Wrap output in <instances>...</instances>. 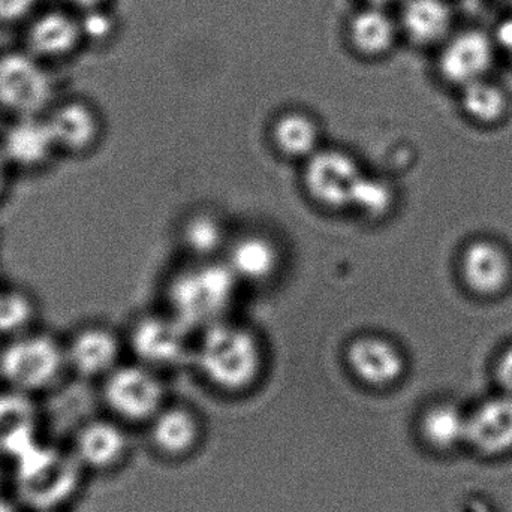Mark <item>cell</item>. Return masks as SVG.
I'll return each instance as SVG.
<instances>
[{"instance_id":"1","label":"cell","mask_w":512,"mask_h":512,"mask_svg":"<svg viewBox=\"0 0 512 512\" xmlns=\"http://www.w3.org/2000/svg\"><path fill=\"white\" fill-rule=\"evenodd\" d=\"M11 495L27 512L69 510L86 471L71 448L42 439L8 466Z\"/></svg>"},{"instance_id":"2","label":"cell","mask_w":512,"mask_h":512,"mask_svg":"<svg viewBox=\"0 0 512 512\" xmlns=\"http://www.w3.org/2000/svg\"><path fill=\"white\" fill-rule=\"evenodd\" d=\"M72 381L62 333L47 325L0 340V385L42 400Z\"/></svg>"},{"instance_id":"3","label":"cell","mask_w":512,"mask_h":512,"mask_svg":"<svg viewBox=\"0 0 512 512\" xmlns=\"http://www.w3.org/2000/svg\"><path fill=\"white\" fill-rule=\"evenodd\" d=\"M239 285L224 259H194L168 283L170 312L189 330H204L228 319Z\"/></svg>"},{"instance_id":"4","label":"cell","mask_w":512,"mask_h":512,"mask_svg":"<svg viewBox=\"0 0 512 512\" xmlns=\"http://www.w3.org/2000/svg\"><path fill=\"white\" fill-rule=\"evenodd\" d=\"M195 354L201 373L227 391L251 387L264 366V348L255 331L230 319L201 330Z\"/></svg>"},{"instance_id":"5","label":"cell","mask_w":512,"mask_h":512,"mask_svg":"<svg viewBox=\"0 0 512 512\" xmlns=\"http://www.w3.org/2000/svg\"><path fill=\"white\" fill-rule=\"evenodd\" d=\"M63 92L57 68L23 45L0 50V119L44 116Z\"/></svg>"},{"instance_id":"6","label":"cell","mask_w":512,"mask_h":512,"mask_svg":"<svg viewBox=\"0 0 512 512\" xmlns=\"http://www.w3.org/2000/svg\"><path fill=\"white\" fill-rule=\"evenodd\" d=\"M44 116L63 162L87 161L104 144V113L87 96L63 92Z\"/></svg>"},{"instance_id":"7","label":"cell","mask_w":512,"mask_h":512,"mask_svg":"<svg viewBox=\"0 0 512 512\" xmlns=\"http://www.w3.org/2000/svg\"><path fill=\"white\" fill-rule=\"evenodd\" d=\"M62 339L72 379L98 384L125 361L123 333L102 319L74 322L62 331Z\"/></svg>"},{"instance_id":"8","label":"cell","mask_w":512,"mask_h":512,"mask_svg":"<svg viewBox=\"0 0 512 512\" xmlns=\"http://www.w3.org/2000/svg\"><path fill=\"white\" fill-rule=\"evenodd\" d=\"M433 57L436 77L454 90L492 77L501 60L492 30L478 26L457 27Z\"/></svg>"},{"instance_id":"9","label":"cell","mask_w":512,"mask_h":512,"mask_svg":"<svg viewBox=\"0 0 512 512\" xmlns=\"http://www.w3.org/2000/svg\"><path fill=\"white\" fill-rule=\"evenodd\" d=\"M0 150L17 180L41 179L63 162L45 116L2 120Z\"/></svg>"},{"instance_id":"10","label":"cell","mask_w":512,"mask_h":512,"mask_svg":"<svg viewBox=\"0 0 512 512\" xmlns=\"http://www.w3.org/2000/svg\"><path fill=\"white\" fill-rule=\"evenodd\" d=\"M98 385L102 403L114 420L137 423L161 411L164 393L158 372L138 361H123Z\"/></svg>"},{"instance_id":"11","label":"cell","mask_w":512,"mask_h":512,"mask_svg":"<svg viewBox=\"0 0 512 512\" xmlns=\"http://www.w3.org/2000/svg\"><path fill=\"white\" fill-rule=\"evenodd\" d=\"M189 331L171 312L147 313L129 324L123 339L132 360L158 370L185 360L191 349Z\"/></svg>"},{"instance_id":"12","label":"cell","mask_w":512,"mask_h":512,"mask_svg":"<svg viewBox=\"0 0 512 512\" xmlns=\"http://www.w3.org/2000/svg\"><path fill=\"white\" fill-rule=\"evenodd\" d=\"M21 30V45L54 68L74 59L86 48L80 14L60 2L56 6H42Z\"/></svg>"},{"instance_id":"13","label":"cell","mask_w":512,"mask_h":512,"mask_svg":"<svg viewBox=\"0 0 512 512\" xmlns=\"http://www.w3.org/2000/svg\"><path fill=\"white\" fill-rule=\"evenodd\" d=\"M304 162L307 195L324 209L351 210L355 191L366 174L360 162L345 150L322 147Z\"/></svg>"},{"instance_id":"14","label":"cell","mask_w":512,"mask_h":512,"mask_svg":"<svg viewBox=\"0 0 512 512\" xmlns=\"http://www.w3.org/2000/svg\"><path fill=\"white\" fill-rule=\"evenodd\" d=\"M41 400L0 385V462L6 466L44 439Z\"/></svg>"},{"instance_id":"15","label":"cell","mask_w":512,"mask_h":512,"mask_svg":"<svg viewBox=\"0 0 512 512\" xmlns=\"http://www.w3.org/2000/svg\"><path fill=\"white\" fill-rule=\"evenodd\" d=\"M345 360L358 381L375 388L396 384L408 366L399 343L378 333L355 336L346 346Z\"/></svg>"},{"instance_id":"16","label":"cell","mask_w":512,"mask_h":512,"mask_svg":"<svg viewBox=\"0 0 512 512\" xmlns=\"http://www.w3.org/2000/svg\"><path fill=\"white\" fill-rule=\"evenodd\" d=\"M343 35L348 50L364 62L387 59L403 42L396 11L364 3L349 15Z\"/></svg>"},{"instance_id":"17","label":"cell","mask_w":512,"mask_h":512,"mask_svg":"<svg viewBox=\"0 0 512 512\" xmlns=\"http://www.w3.org/2000/svg\"><path fill=\"white\" fill-rule=\"evenodd\" d=\"M394 11L402 41L415 50L433 53L459 27L451 0H403Z\"/></svg>"},{"instance_id":"18","label":"cell","mask_w":512,"mask_h":512,"mask_svg":"<svg viewBox=\"0 0 512 512\" xmlns=\"http://www.w3.org/2000/svg\"><path fill=\"white\" fill-rule=\"evenodd\" d=\"M460 276L474 294L496 297L511 286L512 256L496 240H474L460 256Z\"/></svg>"},{"instance_id":"19","label":"cell","mask_w":512,"mask_h":512,"mask_svg":"<svg viewBox=\"0 0 512 512\" xmlns=\"http://www.w3.org/2000/svg\"><path fill=\"white\" fill-rule=\"evenodd\" d=\"M86 474L108 472L126 456L128 439L114 418H92L80 424L69 444Z\"/></svg>"},{"instance_id":"20","label":"cell","mask_w":512,"mask_h":512,"mask_svg":"<svg viewBox=\"0 0 512 512\" xmlns=\"http://www.w3.org/2000/svg\"><path fill=\"white\" fill-rule=\"evenodd\" d=\"M468 445L484 456L512 450V396L502 393L469 414Z\"/></svg>"},{"instance_id":"21","label":"cell","mask_w":512,"mask_h":512,"mask_svg":"<svg viewBox=\"0 0 512 512\" xmlns=\"http://www.w3.org/2000/svg\"><path fill=\"white\" fill-rule=\"evenodd\" d=\"M224 261L239 282L261 285L279 273L282 254L279 245L270 237L245 234L230 243Z\"/></svg>"},{"instance_id":"22","label":"cell","mask_w":512,"mask_h":512,"mask_svg":"<svg viewBox=\"0 0 512 512\" xmlns=\"http://www.w3.org/2000/svg\"><path fill=\"white\" fill-rule=\"evenodd\" d=\"M45 325L41 297L27 283L0 280V340L29 333Z\"/></svg>"},{"instance_id":"23","label":"cell","mask_w":512,"mask_h":512,"mask_svg":"<svg viewBox=\"0 0 512 512\" xmlns=\"http://www.w3.org/2000/svg\"><path fill=\"white\" fill-rule=\"evenodd\" d=\"M270 140L283 158L307 161L321 149V128L312 114L286 110L271 122Z\"/></svg>"},{"instance_id":"24","label":"cell","mask_w":512,"mask_h":512,"mask_svg":"<svg viewBox=\"0 0 512 512\" xmlns=\"http://www.w3.org/2000/svg\"><path fill=\"white\" fill-rule=\"evenodd\" d=\"M463 114L478 125H496L510 111V95L492 77L483 78L457 90Z\"/></svg>"},{"instance_id":"25","label":"cell","mask_w":512,"mask_h":512,"mask_svg":"<svg viewBox=\"0 0 512 512\" xmlns=\"http://www.w3.org/2000/svg\"><path fill=\"white\" fill-rule=\"evenodd\" d=\"M180 239L197 261L219 259L218 254L227 252L231 243L224 221L210 212L189 215L180 228Z\"/></svg>"},{"instance_id":"26","label":"cell","mask_w":512,"mask_h":512,"mask_svg":"<svg viewBox=\"0 0 512 512\" xmlns=\"http://www.w3.org/2000/svg\"><path fill=\"white\" fill-rule=\"evenodd\" d=\"M469 414L451 403L433 406L421 420V433L430 447L441 451L468 445Z\"/></svg>"},{"instance_id":"27","label":"cell","mask_w":512,"mask_h":512,"mask_svg":"<svg viewBox=\"0 0 512 512\" xmlns=\"http://www.w3.org/2000/svg\"><path fill=\"white\" fill-rule=\"evenodd\" d=\"M152 433L159 448L170 454H180L194 445L198 427L185 409H165L153 418Z\"/></svg>"},{"instance_id":"28","label":"cell","mask_w":512,"mask_h":512,"mask_svg":"<svg viewBox=\"0 0 512 512\" xmlns=\"http://www.w3.org/2000/svg\"><path fill=\"white\" fill-rule=\"evenodd\" d=\"M397 195L393 185L381 177L364 174L355 191L351 210L363 215L367 219L387 218L396 206Z\"/></svg>"},{"instance_id":"29","label":"cell","mask_w":512,"mask_h":512,"mask_svg":"<svg viewBox=\"0 0 512 512\" xmlns=\"http://www.w3.org/2000/svg\"><path fill=\"white\" fill-rule=\"evenodd\" d=\"M78 14L86 48H104L114 41L119 32V21L111 6L86 9Z\"/></svg>"},{"instance_id":"30","label":"cell","mask_w":512,"mask_h":512,"mask_svg":"<svg viewBox=\"0 0 512 512\" xmlns=\"http://www.w3.org/2000/svg\"><path fill=\"white\" fill-rule=\"evenodd\" d=\"M44 5V0H0V27L21 29Z\"/></svg>"},{"instance_id":"31","label":"cell","mask_w":512,"mask_h":512,"mask_svg":"<svg viewBox=\"0 0 512 512\" xmlns=\"http://www.w3.org/2000/svg\"><path fill=\"white\" fill-rule=\"evenodd\" d=\"M490 30H492L499 57L512 66V11L502 15Z\"/></svg>"},{"instance_id":"32","label":"cell","mask_w":512,"mask_h":512,"mask_svg":"<svg viewBox=\"0 0 512 512\" xmlns=\"http://www.w3.org/2000/svg\"><path fill=\"white\" fill-rule=\"evenodd\" d=\"M495 376L502 393L512 396V345L499 354L495 364Z\"/></svg>"},{"instance_id":"33","label":"cell","mask_w":512,"mask_h":512,"mask_svg":"<svg viewBox=\"0 0 512 512\" xmlns=\"http://www.w3.org/2000/svg\"><path fill=\"white\" fill-rule=\"evenodd\" d=\"M15 179L14 173L9 168L8 162L3 158L2 150H0V209L8 203L14 191Z\"/></svg>"},{"instance_id":"34","label":"cell","mask_w":512,"mask_h":512,"mask_svg":"<svg viewBox=\"0 0 512 512\" xmlns=\"http://www.w3.org/2000/svg\"><path fill=\"white\" fill-rule=\"evenodd\" d=\"M59 2L81 12L86 9L99 8V6H111L114 0H59Z\"/></svg>"},{"instance_id":"35","label":"cell","mask_w":512,"mask_h":512,"mask_svg":"<svg viewBox=\"0 0 512 512\" xmlns=\"http://www.w3.org/2000/svg\"><path fill=\"white\" fill-rule=\"evenodd\" d=\"M0 512H27L12 495H0Z\"/></svg>"},{"instance_id":"36","label":"cell","mask_w":512,"mask_h":512,"mask_svg":"<svg viewBox=\"0 0 512 512\" xmlns=\"http://www.w3.org/2000/svg\"><path fill=\"white\" fill-rule=\"evenodd\" d=\"M364 5L384 6V8L396 9L403 0H361Z\"/></svg>"},{"instance_id":"37","label":"cell","mask_w":512,"mask_h":512,"mask_svg":"<svg viewBox=\"0 0 512 512\" xmlns=\"http://www.w3.org/2000/svg\"><path fill=\"white\" fill-rule=\"evenodd\" d=\"M499 5L504 6L507 11H512V0H495Z\"/></svg>"},{"instance_id":"38","label":"cell","mask_w":512,"mask_h":512,"mask_svg":"<svg viewBox=\"0 0 512 512\" xmlns=\"http://www.w3.org/2000/svg\"><path fill=\"white\" fill-rule=\"evenodd\" d=\"M3 237H2V231H0V252H2V245H3Z\"/></svg>"},{"instance_id":"39","label":"cell","mask_w":512,"mask_h":512,"mask_svg":"<svg viewBox=\"0 0 512 512\" xmlns=\"http://www.w3.org/2000/svg\"><path fill=\"white\" fill-rule=\"evenodd\" d=\"M42 512H69L68 510L42 511Z\"/></svg>"},{"instance_id":"40","label":"cell","mask_w":512,"mask_h":512,"mask_svg":"<svg viewBox=\"0 0 512 512\" xmlns=\"http://www.w3.org/2000/svg\"><path fill=\"white\" fill-rule=\"evenodd\" d=\"M2 277H3V276H0V280H2Z\"/></svg>"}]
</instances>
